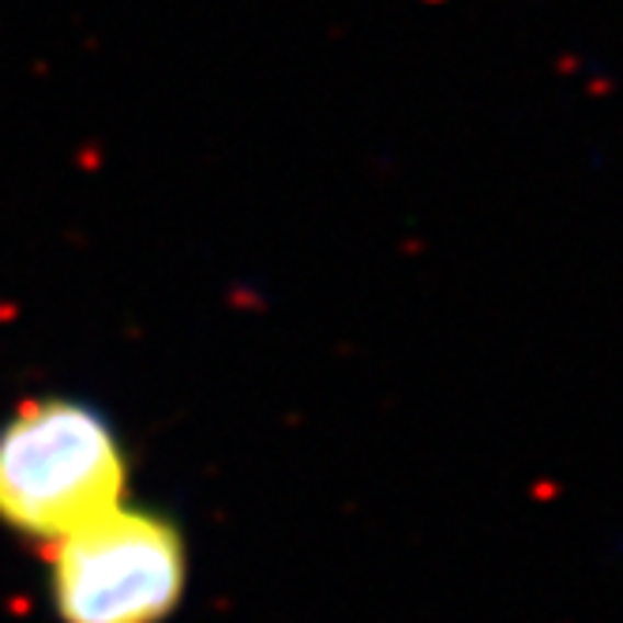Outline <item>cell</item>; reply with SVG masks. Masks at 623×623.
Returning a JSON list of instances; mask_svg holds the SVG:
<instances>
[{
  "label": "cell",
  "mask_w": 623,
  "mask_h": 623,
  "mask_svg": "<svg viewBox=\"0 0 623 623\" xmlns=\"http://www.w3.org/2000/svg\"><path fill=\"white\" fill-rule=\"evenodd\" d=\"M60 623H166L189 590V545L173 519L124 500L46 545Z\"/></svg>",
  "instance_id": "cell-2"
},
{
  "label": "cell",
  "mask_w": 623,
  "mask_h": 623,
  "mask_svg": "<svg viewBox=\"0 0 623 623\" xmlns=\"http://www.w3.org/2000/svg\"><path fill=\"white\" fill-rule=\"evenodd\" d=\"M128 448L105 409L26 398L0 421V522L42 548L128 500Z\"/></svg>",
  "instance_id": "cell-1"
}]
</instances>
